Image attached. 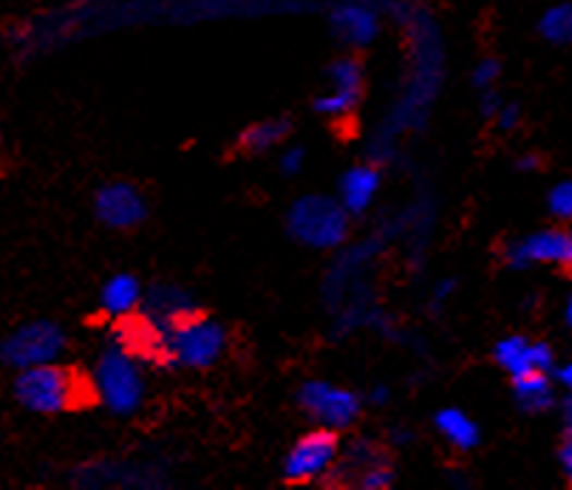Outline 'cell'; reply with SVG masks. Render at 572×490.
Returning <instances> with one entry per match:
<instances>
[{
  "mask_svg": "<svg viewBox=\"0 0 572 490\" xmlns=\"http://www.w3.org/2000/svg\"><path fill=\"white\" fill-rule=\"evenodd\" d=\"M88 391H94L92 377H83L77 369L60 366L57 360L23 369L14 377V397L35 414L71 412L88 400Z\"/></svg>",
  "mask_w": 572,
  "mask_h": 490,
  "instance_id": "obj_1",
  "label": "cell"
},
{
  "mask_svg": "<svg viewBox=\"0 0 572 490\" xmlns=\"http://www.w3.org/2000/svg\"><path fill=\"white\" fill-rule=\"evenodd\" d=\"M92 385L99 403L113 414H134L145 400V377L134 352L117 338L99 352L92 371Z\"/></svg>",
  "mask_w": 572,
  "mask_h": 490,
  "instance_id": "obj_2",
  "label": "cell"
},
{
  "mask_svg": "<svg viewBox=\"0 0 572 490\" xmlns=\"http://www.w3.org/2000/svg\"><path fill=\"white\" fill-rule=\"evenodd\" d=\"M227 332L205 315H187L165 332V360L184 369H207L224 355Z\"/></svg>",
  "mask_w": 572,
  "mask_h": 490,
  "instance_id": "obj_3",
  "label": "cell"
},
{
  "mask_svg": "<svg viewBox=\"0 0 572 490\" xmlns=\"http://www.w3.org/2000/svg\"><path fill=\"white\" fill-rule=\"evenodd\" d=\"M287 228L292 238L306 247L332 249L346 242L349 235V210L340 199L329 196H304L290 207Z\"/></svg>",
  "mask_w": 572,
  "mask_h": 490,
  "instance_id": "obj_4",
  "label": "cell"
},
{
  "mask_svg": "<svg viewBox=\"0 0 572 490\" xmlns=\"http://www.w3.org/2000/svg\"><path fill=\"white\" fill-rule=\"evenodd\" d=\"M65 332L51 320H32L26 327L14 329L7 341L0 343V363L9 369H32L42 363H54L63 355Z\"/></svg>",
  "mask_w": 572,
  "mask_h": 490,
  "instance_id": "obj_5",
  "label": "cell"
},
{
  "mask_svg": "<svg viewBox=\"0 0 572 490\" xmlns=\"http://www.w3.org/2000/svg\"><path fill=\"white\" fill-rule=\"evenodd\" d=\"M297 403L320 428L343 431L361 414V397L343 385L326 383V380H309L297 391Z\"/></svg>",
  "mask_w": 572,
  "mask_h": 490,
  "instance_id": "obj_6",
  "label": "cell"
},
{
  "mask_svg": "<svg viewBox=\"0 0 572 490\" xmlns=\"http://www.w3.org/2000/svg\"><path fill=\"white\" fill-rule=\"evenodd\" d=\"M334 462H338V437L332 428H318L292 445L283 460V476L290 482H312L320 479Z\"/></svg>",
  "mask_w": 572,
  "mask_h": 490,
  "instance_id": "obj_7",
  "label": "cell"
},
{
  "mask_svg": "<svg viewBox=\"0 0 572 490\" xmlns=\"http://www.w3.org/2000/svg\"><path fill=\"white\" fill-rule=\"evenodd\" d=\"M94 210H97V219L113 230L139 228L148 216L145 196L131 182H108V185L99 187Z\"/></svg>",
  "mask_w": 572,
  "mask_h": 490,
  "instance_id": "obj_8",
  "label": "cell"
},
{
  "mask_svg": "<svg viewBox=\"0 0 572 490\" xmlns=\"http://www.w3.org/2000/svg\"><path fill=\"white\" fill-rule=\"evenodd\" d=\"M329 79H332V91H324L315 100V111L324 117H346L357 100H361V88H363V69L357 60L352 58H340L334 60L332 69H329Z\"/></svg>",
  "mask_w": 572,
  "mask_h": 490,
  "instance_id": "obj_9",
  "label": "cell"
},
{
  "mask_svg": "<svg viewBox=\"0 0 572 490\" xmlns=\"http://www.w3.org/2000/svg\"><path fill=\"white\" fill-rule=\"evenodd\" d=\"M496 363L502 366L508 375L519 377L527 371H547L552 369V348L547 343H533L522 334L504 338L496 343Z\"/></svg>",
  "mask_w": 572,
  "mask_h": 490,
  "instance_id": "obj_10",
  "label": "cell"
},
{
  "mask_svg": "<svg viewBox=\"0 0 572 490\" xmlns=\"http://www.w3.org/2000/svg\"><path fill=\"white\" fill-rule=\"evenodd\" d=\"M564 238L567 233L559 230H541V233H533L522 242H516L508 249V261L513 267H531V264H547V261H561L564 256Z\"/></svg>",
  "mask_w": 572,
  "mask_h": 490,
  "instance_id": "obj_11",
  "label": "cell"
},
{
  "mask_svg": "<svg viewBox=\"0 0 572 490\" xmlns=\"http://www.w3.org/2000/svg\"><path fill=\"white\" fill-rule=\"evenodd\" d=\"M377 191H380V171L372 168V164H357V168L346 171L340 179L338 199L340 205L346 207L349 216H357L375 201Z\"/></svg>",
  "mask_w": 572,
  "mask_h": 490,
  "instance_id": "obj_12",
  "label": "cell"
},
{
  "mask_svg": "<svg viewBox=\"0 0 572 490\" xmlns=\"http://www.w3.org/2000/svg\"><path fill=\"white\" fill-rule=\"evenodd\" d=\"M193 313H196V309H193L191 295L184 290H179V286L159 284L150 290L148 315H145V318H148L150 323H156L159 329H165V332H168L173 323H179V320L187 318V315Z\"/></svg>",
  "mask_w": 572,
  "mask_h": 490,
  "instance_id": "obj_13",
  "label": "cell"
},
{
  "mask_svg": "<svg viewBox=\"0 0 572 490\" xmlns=\"http://www.w3.org/2000/svg\"><path fill=\"white\" fill-rule=\"evenodd\" d=\"M332 26L349 46H366L377 37V15L361 3H343L332 12Z\"/></svg>",
  "mask_w": 572,
  "mask_h": 490,
  "instance_id": "obj_14",
  "label": "cell"
},
{
  "mask_svg": "<svg viewBox=\"0 0 572 490\" xmlns=\"http://www.w3.org/2000/svg\"><path fill=\"white\" fill-rule=\"evenodd\" d=\"M142 304V286L139 278L131 275V272H120L113 275L102 292H99V306L102 313H108L111 318H127L134 315Z\"/></svg>",
  "mask_w": 572,
  "mask_h": 490,
  "instance_id": "obj_15",
  "label": "cell"
},
{
  "mask_svg": "<svg viewBox=\"0 0 572 490\" xmlns=\"http://www.w3.org/2000/svg\"><path fill=\"white\" fill-rule=\"evenodd\" d=\"M434 426H437L442 440L451 442L460 451H471V448L479 445V426L465 412H460V408H442V412H437Z\"/></svg>",
  "mask_w": 572,
  "mask_h": 490,
  "instance_id": "obj_16",
  "label": "cell"
},
{
  "mask_svg": "<svg viewBox=\"0 0 572 490\" xmlns=\"http://www.w3.org/2000/svg\"><path fill=\"white\" fill-rule=\"evenodd\" d=\"M516 400L524 412L541 414L552 405V385L547 380V371H527V375L513 377Z\"/></svg>",
  "mask_w": 572,
  "mask_h": 490,
  "instance_id": "obj_17",
  "label": "cell"
},
{
  "mask_svg": "<svg viewBox=\"0 0 572 490\" xmlns=\"http://www.w3.org/2000/svg\"><path fill=\"white\" fill-rule=\"evenodd\" d=\"M287 136H290V122L287 120L255 122L241 134V148L250 150V154H264V150L278 148Z\"/></svg>",
  "mask_w": 572,
  "mask_h": 490,
  "instance_id": "obj_18",
  "label": "cell"
},
{
  "mask_svg": "<svg viewBox=\"0 0 572 490\" xmlns=\"http://www.w3.org/2000/svg\"><path fill=\"white\" fill-rule=\"evenodd\" d=\"M538 32H541L545 40H550L556 46L572 44V3L547 9L541 21H538Z\"/></svg>",
  "mask_w": 572,
  "mask_h": 490,
  "instance_id": "obj_19",
  "label": "cell"
},
{
  "mask_svg": "<svg viewBox=\"0 0 572 490\" xmlns=\"http://www.w3.org/2000/svg\"><path fill=\"white\" fill-rule=\"evenodd\" d=\"M550 210L559 219L572 221V179L567 182H559V185L550 191Z\"/></svg>",
  "mask_w": 572,
  "mask_h": 490,
  "instance_id": "obj_20",
  "label": "cell"
},
{
  "mask_svg": "<svg viewBox=\"0 0 572 490\" xmlns=\"http://www.w3.org/2000/svg\"><path fill=\"white\" fill-rule=\"evenodd\" d=\"M391 479H394V474H391V468L386 465V462H377V465H372V468H366L361 474V488L366 490H377V488H389Z\"/></svg>",
  "mask_w": 572,
  "mask_h": 490,
  "instance_id": "obj_21",
  "label": "cell"
},
{
  "mask_svg": "<svg viewBox=\"0 0 572 490\" xmlns=\"http://www.w3.org/2000/svg\"><path fill=\"white\" fill-rule=\"evenodd\" d=\"M499 63L496 60H482L479 65H476V72H474V83L476 88H482V91H488V88H494V83L499 79Z\"/></svg>",
  "mask_w": 572,
  "mask_h": 490,
  "instance_id": "obj_22",
  "label": "cell"
},
{
  "mask_svg": "<svg viewBox=\"0 0 572 490\" xmlns=\"http://www.w3.org/2000/svg\"><path fill=\"white\" fill-rule=\"evenodd\" d=\"M304 162H306L304 148H287L281 154V171L287 173V176H295V173H301Z\"/></svg>",
  "mask_w": 572,
  "mask_h": 490,
  "instance_id": "obj_23",
  "label": "cell"
},
{
  "mask_svg": "<svg viewBox=\"0 0 572 490\" xmlns=\"http://www.w3.org/2000/svg\"><path fill=\"white\" fill-rule=\"evenodd\" d=\"M494 120H499V128L510 131L519 122V108L516 106H502V108H499V114H496Z\"/></svg>",
  "mask_w": 572,
  "mask_h": 490,
  "instance_id": "obj_24",
  "label": "cell"
},
{
  "mask_svg": "<svg viewBox=\"0 0 572 490\" xmlns=\"http://www.w3.org/2000/svg\"><path fill=\"white\" fill-rule=\"evenodd\" d=\"M499 108H502V102H499V97H496L494 88H488L485 97H482V114L488 117V120H494V117L499 114Z\"/></svg>",
  "mask_w": 572,
  "mask_h": 490,
  "instance_id": "obj_25",
  "label": "cell"
},
{
  "mask_svg": "<svg viewBox=\"0 0 572 490\" xmlns=\"http://www.w3.org/2000/svg\"><path fill=\"white\" fill-rule=\"evenodd\" d=\"M559 460H561V468H564L567 479H570V482H572V437L564 442V445H561Z\"/></svg>",
  "mask_w": 572,
  "mask_h": 490,
  "instance_id": "obj_26",
  "label": "cell"
},
{
  "mask_svg": "<svg viewBox=\"0 0 572 490\" xmlns=\"http://www.w3.org/2000/svg\"><path fill=\"white\" fill-rule=\"evenodd\" d=\"M453 286H457V284H453L451 278H448V281H442V284L434 286V301H437V304H442V301H446L448 295H451V292H453Z\"/></svg>",
  "mask_w": 572,
  "mask_h": 490,
  "instance_id": "obj_27",
  "label": "cell"
},
{
  "mask_svg": "<svg viewBox=\"0 0 572 490\" xmlns=\"http://www.w3.org/2000/svg\"><path fill=\"white\" fill-rule=\"evenodd\" d=\"M561 264H567V270L572 272V230L564 238V256H561Z\"/></svg>",
  "mask_w": 572,
  "mask_h": 490,
  "instance_id": "obj_28",
  "label": "cell"
},
{
  "mask_svg": "<svg viewBox=\"0 0 572 490\" xmlns=\"http://www.w3.org/2000/svg\"><path fill=\"white\" fill-rule=\"evenodd\" d=\"M559 380H561V385H567V389L572 391V363H564V366H561Z\"/></svg>",
  "mask_w": 572,
  "mask_h": 490,
  "instance_id": "obj_29",
  "label": "cell"
},
{
  "mask_svg": "<svg viewBox=\"0 0 572 490\" xmlns=\"http://www.w3.org/2000/svg\"><path fill=\"white\" fill-rule=\"evenodd\" d=\"M519 168H522V171H533V168H538V157L527 154V157L519 159Z\"/></svg>",
  "mask_w": 572,
  "mask_h": 490,
  "instance_id": "obj_30",
  "label": "cell"
},
{
  "mask_svg": "<svg viewBox=\"0 0 572 490\" xmlns=\"http://www.w3.org/2000/svg\"><path fill=\"white\" fill-rule=\"evenodd\" d=\"M386 400H389V389H375L372 391V403H386Z\"/></svg>",
  "mask_w": 572,
  "mask_h": 490,
  "instance_id": "obj_31",
  "label": "cell"
},
{
  "mask_svg": "<svg viewBox=\"0 0 572 490\" xmlns=\"http://www.w3.org/2000/svg\"><path fill=\"white\" fill-rule=\"evenodd\" d=\"M564 419H567V428H570V433H572V397L567 400V405H564Z\"/></svg>",
  "mask_w": 572,
  "mask_h": 490,
  "instance_id": "obj_32",
  "label": "cell"
},
{
  "mask_svg": "<svg viewBox=\"0 0 572 490\" xmlns=\"http://www.w3.org/2000/svg\"><path fill=\"white\" fill-rule=\"evenodd\" d=\"M567 323H570V327H572V295H570V301H567Z\"/></svg>",
  "mask_w": 572,
  "mask_h": 490,
  "instance_id": "obj_33",
  "label": "cell"
}]
</instances>
